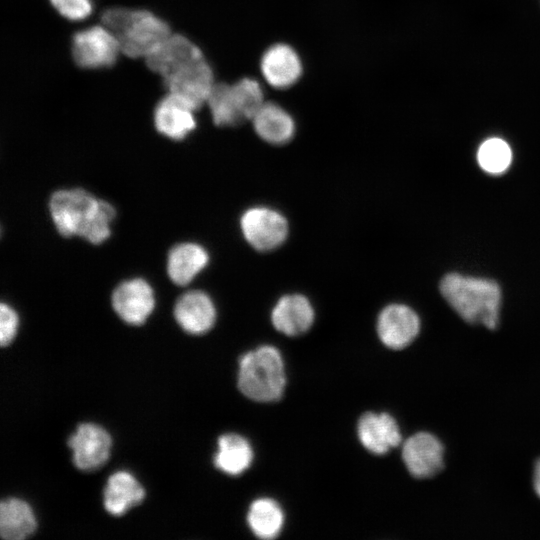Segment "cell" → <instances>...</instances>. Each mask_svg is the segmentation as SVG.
Wrapping results in <instances>:
<instances>
[{"mask_svg": "<svg viewBox=\"0 0 540 540\" xmlns=\"http://www.w3.org/2000/svg\"><path fill=\"white\" fill-rule=\"evenodd\" d=\"M49 210L62 236H79L92 244H100L110 236L116 214L111 204L80 188L55 191Z\"/></svg>", "mask_w": 540, "mask_h": 540, "instance_id": "6da1fadb", "label": "cell"}, {"mask_svg": "<svg viewBox=\"0 0 540 540\" xmlns=\"http://www.w3.org/2000/svg\"><path fill=\"white\" fill-rule=\"evenodd\" d=\"M440 292L465 321L495 329L501 303L499 285L490 279L449 273L440 281Z\"/></svg>", "mask_w": 540, "mask_h": 540, "instance_id": "7a4b0ae2", "label": "cell"}, {"mask_svg": "<svg viewBox=\"0 0 540 540\" xmlns=\"http://www.w3.org/2000/svg\"><path fill=\"white\" fill-rule=\"evenodd\" d=\"M101 24L117 38L121 52L145 59L171 33L168 23L145 9L110 7L101 14Z\"/></svg>", "mask_w": 540, "mask_h": 540, "instance_id": "3957f363", "label": "cell"}, {"mask_svg": "<svg viewBox=\"0 0 540 540\" xmlns=\"http://www.w3.org/2000/svg\"><path fill=\"white\" fill-rule=\"evenodd\" d=\"M237 383L241 393L253 401L279 400L286 385L280 352L273 346L264 345L242 355Z\"/></svg>", "mask_w": 540, "mask_h": 540, "instance_id": "277c9868", "label": "cell"}, {"mask_svg": "<svg viewBox=\"0 0 540 540\" xmlns=\"http://www.w3.org/2000/svg\"><path fill=\"white\" fill-rule=\"evenodd\" d=\"M71 51L76 65L84 69L111 67L122 53L117 38L102 24L77 31Z\"/></svg>", "mask_w": 540, "mask_h": 540, "instance_id": "5b68a950", "label": "cell"}, {"mask_svg": "<svg viewBox=\"0 0 540 540\" xmlns=\"http://www.w3.org/2000/svg\"><path fill=\"white\" fill-rule=\"evenodd\" d=\"M240 228L247 243L261 252L281 246L289 231L287 219L279 211L265 206L247 209L241 216Z\"/></svg>", "mask_w": 540, "mask_h": 540, "instance_id": "8992f818", "label": "cell"}, {"mask_svg": "<svg viewBox=\"0 0 540 540\" xmlns=\"http://www.w3.org/2000/svg\"><path fill=\"white\" fill-rule=\"evenodd\" d=\"M162 80L167 92L181 97L196 111L206 104L215 84L212 68L205 56L183 65Z\"/></svg>", "mask_w": 540, "mask_h": 540, "instance_id": "52a82bcc", "label": "cell"}, {"mask_svg": "<svg viewBox=\"0 0 540 540\" xmlns=\"http://www.w3.org/2000/svg\"><path fill=\"white\" fill-rule=\"evenodd\" d=\"M110 435L93 423L80 424L68 439L73 452V463L82 471H93L103 466L109 458Z\"/></svg>", "mask_w": 540, "mask_h": 540, "instance_id": "ba28073f", "label": "cell"}, {"mask_svg": "<svg viewBox=\"0 0 540 540\" xmlns=\"http://www.w3.org/2000/svg\"><path fill=\"white\" fill-rule=\"evenodd\" d=\"M154 292L148 282L133 278L120 283L112 294V306L126 323L140 325L152 313Z\"/></svg>", "mask_w": 540, "mask_h": 540, "instance_id": "9c48e42d", "label": "cell"}, {"mask_svg": "<svg viewBox=\"0 0 540 540\" xmlns=\"http://www.w3.org/2000/svg\"><path fill=\"white\" fill-rule=\"evenodd\" d=\"M419 330L418 315L406 305L390 304L378 315L377 333L388 348H405L416 338Z\"/></svg>", "mask_w": 540, "mask_h": 540, "instance_id": "30bf717a", "label": "cell"}, {"mask_svg": "<svg viewBox=\"0 0 540 540\" xmlns=\"http://www.w3.org/2000/svg\"><path fill=\"white\" fill-rule=\"evenodd\" d=\"M444 449L432 434L419 432L409 437L402 447V459L409 473L416 478H428L443 468Z\"/></svg>", "mask_w": 540, "mask_h": 540, "instance_id": "8fae6325", "label": "cell"}, {"mask_svg": "<svg viewBox=\"0 0 540 540\" xmlns=\"http://www.w3.org/2000/svg\"><path fill=\"white\" fill-rule=\"evenodd\" d=\"M195 111L184 99L167 92L154 109V126L163 136L182 140L196 128Z\"/></svg>", "mask_w": 540, "mask_h": 540, "instance_id": "7c38bea8", "label": "cell"}, {"mask_svg": "<svg viewBox=\"0 0 540 540\" xmlns=\"http://www.w3.org/2000/svg\"><path fill=\"white\" fill-rule=\"evenodd\" d=\"M202 56L201 49L189 38L171 33L144 60L151 71L163 78Z\"/></svg>", "mask_w": 540, "mask_h": 540, "instance_id": "4fadbf2b", "label": "cell"}, {"mask_svg": "<svg viewBox=\"0 0 540 540\" xmlns=\"http://www.w3.org/2000/svg\"><path fill=\"white\" fill-rule=\"evenodd\" d=\"M314 317V308L309 299L297 293L279 298L271 312L274 328L287 336H298L308 331Z\"/></svg>", "mask_w": 540, "mask_h": 540, "instance_id": "5bb4252c", "label": "cell"}, {"mask_svg": "<svg viewBox=\"0 0 540 540\" xmlns=\"http://www.w3.org/2000/svg\"><path fill=\"white\" fill-rule=\"evenodd\" d=\"M174 317L186 332L203 334L213 327L216 320V308L208 294L193 290L177 299Z\"/></svg>", "mask_w": 540, "mask_h": 540, "instance_id": "9a60e30c", "label": "cell"}, {"mask_svg": "<svg viewBox=\"0 0 540 540\" xmlns=\"http://www.w3.org/2000/svg\"><path fill=\"white\" fill-rule=\"evenodd\" d=\"M361 444L370 452L381 455L401 443V433L395 419L388 413H364L357 426Z\"/></svg>", "mask_w": 540, "mask_h": 540, "instance_id": "2e32d148", "label": "cell"}, {"mask_svg": "<svg viewBox=\"0 0 540 540\" xmlns=\"http://www.w3.org/2000/svg\"><path fill=\"white\" fill-rule=\"evenodd\" d=\"M260 67L267 83L278 89L290 87L302 73L299 56L286 44H276L267 49Z\"/></svg>", "mask_w": 540, "mask_h": 540, "instance_id": "e0dca14e", "label": "cell"}, {"mask_svg": "<svg viewBox=\"0 0 540 540\" xmlns=\"http://www.w3.org/2000/svg\"><path fill=\"white\" fill-rule=\"evenodd\" d=\"M207 251L196 243L174 246L167 259V273L173 283L184 286L190 283L208 264Z\"/></svg>", "mask_w": 540, "mask_h": 540, "instance_id": "ac0fdd59", "label": "cell"}, {"mask_svg": "<svg viewBox=\"0 0 540 540\" xmlns=\"http://www.w3.org/2000/svg\"><path fill=\"white\" fill-rule=\"evenodd\" d=\"M145 497L140 483L128 472L111 475L104 489V507L113 516H122L130 508L139 505Z\"/></svg>", "mask_w": 540, "mask_h": 540, "instance_id": "d6986e66", "label": "cell"}, {"mask_svg": "<svg viewBox=\"0 0 540 540\" xmlns=\"http://www.w3.org/2000/svg\"><path fill=\"white\" fill-rule=\"evenodd\" d=\"M257 135L273 145L290 141L295 133L292 117L279 105L265 102L251 120Z\"/></svg>", "mask_w": 540, "mask_h": 540, "instance_id": "ffe728a7", "label": "cell"}, {"mask_svg": "<svg viewBox=\"0 0 540 540\" xmlns=\"http://www.w3.org/2000/svg\"><path fill=\"white\" fill-rule=\"evenodd\" d=\"M252 461L253 450L244 437L234 433L219 437L218 450L214 457L217 469L228 475L237 476L247 470Z\"/></svg>", "mask_w": 540, "mask_h": 540, "instance_id": "44dd1931", "label": "cell"}, {"mask_svg": "<svg viewBox=\"0 0 540 540\" xmlns=\"http://www.w3.org/2000/svg\"><path fill=\"white\" fill-rule=\"evenodd\" d=\"M36 520L29 505L19 499H6L0 504V536L5 540H23L31 536Z\"/></svg>", "mask_w": 540, "mask_h": 540, "instance_id": "7402d4cb", "label": "cell"}, {"mask_svg": "<svg viewBox=\"0 0 540 540\" xmlns=\"http://www.w3.org/2000/svg\"><path fill=\"white\" fill-rule=\"evenodd\" d=\"M247 522L256 537L271 540L280 534L284 523V514L276 501L260 498L250 505Z\"/></svg>", "mask_w": 540, "mask_h": 540, "instance_id": "603a6c76", "label": "cell"}, {"mask_svg": "<svg viewBox=\"0 0 540 540\" xmlns=\"http://www.w3.org/2000/svg\"><path fill=\"white\" fill-rule=\"evenodd\" d=\"M206 104L217 126L231 127L243 123L234 101L232 84L215 82Z\"/></svg>", "mask_w": 540, "mask_h": 540, "instance_id": "cb8c5ba5", "label": "cell"}, {"mask_svg": "<svg viewBox=\"0 0 540 540\" xmlns=\"http://www.w3.org/2000/svg\"><path fill=\"white\" fill-rule=\"evenodd\" d=\"M480 167L490 174H501L507 170L512 160L510 146L500 138L485 140L477 152Z\"/></svg>", "mask_w": 540, "mask_h": 540, "instance_id": "d4e9b609", "label": "cell"}, {"mask_svg": "<svg viewBox=\"0 0 540 540\" xmlns=\"http://www.w3.org/2000/svg\"><path fill=\"white\" fill-rule=\"evenodd\" d=\"M232 91L242 120L251 121L265 103L261 85L254 79L243 78L232 84Z\"/></svg>", "mask_w": 540, "mask_h": 540, "instance_id": "484cf974", "label": "cell"}, {"mask_svg": "<svg viewBox=\"0 0 540 540\" xmlns=\"http://www.w3.org/2000/svg\"><path fill=\"white\" fill-rule=\"evenodd\" d=\"M54 9L70 21L86 19L93 10L91 0H49Z\"/></svg>", "mask_w": 540, "mask_h": 540, "instance_id": "4316f807", "label": "cell"}, {"mask_svg": "<svg viewBox=\"0 0 540 540\" xmlns=\"http://www.w3.org/2000/svg\"><path fill=\"white\" fill-rule=\"evenodd\" d=\"M18 327V316L12 307L0 305V344L6 346L14 339Z\"/></svg>", "mask_w": 540, "mask_h": 540, "instance_id": "83f0119b", "label": "cell"}, {"mask_svg": "<svg viewBox=\"0 0 540 540\" xmlns=\"http://www.w3.org/2000/svg\"><path fill=\"white\" fill-rule=\"evenodd\" d=\"M533 484H534V489L537 495L540 497V459L537 461L535 465Z\"/></svg>", "mask_w": 540, "mask_h": 540, "instance_id": "f1b7e54d", "label": "cell"}]
</instances>
